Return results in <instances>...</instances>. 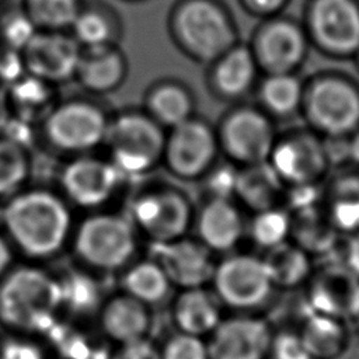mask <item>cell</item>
<instances>
[{
	"mask_svg": "<svg viewBox=\"0 0 359 359\" xmlns=\"http://www.w3.org/2000/svg\"><path fill=\"white\" fill-rule=\"evenodd\" d=\"M269 359H313L296 325L275 327Z\"/></svg>",
	"mask_w": 359,
	"mask_h": 359,
	"instance_id": "f35d334b",
	"label": "cell"
},
{
	"mask_svg": "<svg viewBox=\"0 0 359 359\" xmlns=\"http://www.w3.org/2000/svg\"><path fill=\"white\" fill-rule=\"evenodd\" d=\"M172 289L165 271L153 257L135 259L121 271V292L149 307L168 299Z\"/></svg>",
	"mask_w": 359,
	"mask_h": 359,
	"instance_id": "4316f807",
	"label": "cell"
},
{
	"mask_svg": "<svg viewBox=\"0 0 359 359\" xmlns=\"http://www.w3.org/2000/svg\"><path fill=\"white\" fill-rule=\"evenodd\" d=\"M128 74V62L116 46L81 48L74 79L83 90L93 95H104L122 86Z\"/></svg>",
	"mask_w": 359,
	"mask_h": 359,
	"instance_id": "603a6c76",
	"label": "cell"
},
{
	"mask_svg": "<svg viewBox=\"0 0 359 359\" xmlns=\"http://www.w3.org/2000/svg\"><path fill=\"white\" fill-rule=\"evenodd\" d=\"M349 325L344 320L303 310L296 328L313 359H339L351 342Z\"/></svg>",
	"mask_w": 359,
	"mask_h": 359,
	"instance_id": "cb8c5ba5",
	"label": "cell"
},
{
	"mask_svg": "<svg viewBox=\"0 0 359 359\" xmlns=\"http://www.w3.org/2000/svg\"><path fill=\"white\" fill-rule=\"evenodd\" d=\"M109 121L111 116L97 102L70 98L55 104L41 121V133L50 149L76 157L104 146Z\"/></svg>",
	"mask_w": 359,
	"mask_h": 359,
	"instance_id": "8992f818",
	"label": "cell"
},
{
	"mask_svg": "<svg viewBox=\"0 0 359 359\" xmlns=\"http://www.w3.org/2000/svg\"><path fill=\"white\" fill-rule=\"evenodd\" d=\"M31 154L28 146L0 135V199L6 201L27 188L31 177Z\"/></svg>",
	"mask_w": 359,
	"mask_h": 359,
	"instance_id": "f546056e",
	"label": "cell"
},
{
	"mask_svg": "<svg viewBox=\"0 0 359 359\" xmlns=\"http://www.w3.org/2000/svg\"><path fill=\"white\" fill-rule=\"evenodd\" d=\"M303 94L302 83L293 73L268 74L259 91L264 107L276 116L294 114L302 107Z\"/></svg>",
	"mask_w": 359,
	"mask_h": 359,
	"instance_id": "d6a6232c",
	"label": "cell"
},
{
	"mask_svg": "<svg viewBox=\"0 0 359 359\" xmlns=\"http://www.w3.org/2000/svg\"><path fill=\"white\" fill-rule=\"evenodd\" d=\"M358 62H359V52H358Z\"/></svg>",
	"mask_w": 359,
	"mask_h": 359,
	"instance_id": "681fc988",
	"label": "cell"
},
{
	"mask_svg": "<svg viewBox=\"0 0 359 359\" xmlns=\"http://www.w3.org/2000/svg\"><path fill=\"white\" fill-rule=\"evenodd\" d=\"M165 135L144 111H123L111 116L104 146L125 178L142 177L163 163Z\"/></svg>",
	"mask_w": 359,
	"mask_h": 359,
	"instance_id": "5b68a950",
	"label": "cell"
},
{
	"mask_svg": "<svg viewBox=\"0 0 359 359\" xmlns=\"http://www.w3.org/2000/svg\"><path fill=\"white\" fill-rule=\"evenodd\" d=\"M304 112L320 133L339 139L359 129V90L337 76L317 79L303 94Z\"/></svg>",
	"mask_w": 359,
	"mask_h": 359,
	"instance_id": "9c48e42d",
	"label": "cell"
},
{
	"mask_svg": "<svg viewBox=\"0 0 359 359\" xmlns=\"http://www.w3.org/2000/svg\"><path fill=\"white\" fill-rule=\"evenodd\" d=\"M97 318L100 331L115 346L147 338L153 324L151 307L123 292L107 297Z\"/></svg>",
	"mask_w": 359,
	"mask_h": 359,
	"instance_id": "d6986e66",
	"label": "cell"
},
{
	"mask_svg": "<svg viewBox=\"0 0 359 359\" xmlns=\"http://www.w3.org/2000/svg\"><path fill=\"white\" fill-rule=\"evenodd\" d=\"M287 0H243V4L257 15H275L286 4Z\"/></svg>",
	"mask_w": 359,
	"mask_h": 359,
	"instance_id": "ee69618b",
	"label": "cell"
},
{
	"mask_svg": "<svg viewBox=\"0 0 359 359\" xmlns=\"http://www.w3.org/2000/svg\"><path fill=\"white\" fill-rule=\"evenodd\" d=\"M264 257L269 276L276 290L297 289L311 278V262L304 250L283 243Z\"/></svg>",
	"mask_w": 359,
	"mask_h": 359,
	"instance_id": "f1b7e54d",
	"label": "cell"
},
{
	"mask_svg": "<svg viewBox=\"0 0 359 359\" xmlns=\"http://www.w3.org/2000/svg\"><path fill=\"white\" fill-rule=\"evenodd\" d=\"M108 359H160V348L147 337L115 346Z\"/></svg>",
	"mask_w": 359,
	"mask_h": 359,
	"instance_id": "7bdbcfd3",
	"label": "cell"
},
{
	"mask_svg": "<svg viewBox=\"0 0 359 359\" xmlns=\"http://www.w3.org/2000/svg\"><path fill=\"white\" fill-rule=\"evenodd\" d=\"M128 217L139 236L151 245H160L187 237L194 212L184 192L164 185L137 194L132 199Z\"/></svg>",
	"mask_w": 359,
	"mask_h": 359,
	"instance_id": "ba28073f",
	"label": "cell"
},
{
	"mask_svg": "<svg viewBox=\"0 0 359 359\" xmlns=\"http://www.w3.org/2000/svg\"><path fill=\"white\" fill-rule=\"evenodd\" d=\"M210 86L223 98H238L254 84L257 60L251 48L234 45L212 63Z\"/></svg>",
	"mask_w": 359,
	"mask_h": 359,
	"instance_id": "d4e9b609",
	"label": "cell"
},
{
	"mask_svg": "<svg viewBox=\"0 0 359 359\" xmlns=\"http://www.w3.org/2000/svg\"><path fill=\"white\" fill-rule=\"evenodd\" d=\"M268 164L282 182L290 185L311 184L327 164L323 146L307 136L275 142Z\"/></svg>",
	"mask_w": 359,
	"mask_h": 359,
	"instance_id": "ffe728a7",
	"label": "cell"
},
{
	"mask_svg": "<svg viewBox=\"0 0 359 359\" xmlns=\"http://www.w3.org/2000/svg\"><path fill=\"white\" fill-rule=\"evenodd\" d=\"M59 278L60 293H62V311L65 309L87 313L93 307L100 309L102 302L101 299V289L97 283L93 272L87 269L70 271Z\"/></svg>",
	"mask_w": 359,
	"mask_h": 359,
	"instance_id": "836d02e7",
	"label": "cell"
},
{
	"mask_svg": "<svg viewBox=\"0 0 359 359\" xmlns=\"http://www.w3.org/2000/svg\"><path fill=\"white\" fill-rule=\"evenodd\" d=\"M175 331L208 338L226 316V310L209 286L181 289L171 302Z\"/></svg>",
	"mask_w": 359,
	"mask_h": 359,
	"instance_id": "44dd1931",
	"label": "cell"
},
{
	"mask_svg": "<svg viewBox=\"0 0 359 359\" xmlns=\"http://www.w3.org/2000/svg\"><path fill=\"white\" fill-rule=\"evenodd\" d=\"M151 257L160 262L172 287L181 290L210 285L216 262L201 241L182 237L167 244L151 245Z\"/></svg>",
	"mask_w": 359,
	"mask_h": 359,
	"instance_id": "e0dca14e",
	"label": "cell"
},
{
	"mask_svg": "<svg viewBox=\"0 0 359 359\" xmlns=\"http://www.w3.org/2000/svg\"><path fill=\"white\" fill-rule=\"evenodd\" d=\"M332 217L342 229L359 227V188L341 192L334 203Z\"/></svg>",
	"mask_w": 359,
	"mask_h": 359,
	"instance_id": "ab89813d",
	"label": "cell"
},
{
	"mask_svg": "<svg viewBox=\"0 0 359 359\" xmlns=\"http://www.w3.org/2000/svg\"><path fill=\"white\" fill-rule=\"evenodd\" d=\"M209 287L229 313H261L272 303L276 289L264 258L230 254L215 266Z\"/></svg>",
	"mask_w": 359,
	"mask_h": 359,
	"instance_id": "52a82bcc",
	"label": "cell"
},
{
	"mask_svg": "<svg viewBox=\"0 0 359 359\" xmlns=\"http://www.w3.org/2000/svg\"><path fill=\"white\" fill-rule=\"evenodd\" d=\"M349 156L352 157V160L359 164V132L353 136L352 142L349 143Z\"/></svg>",
	"mask_w": 359,
	"mask_h": 359,
	"instance_id": "7dc6e473",
	"label": "cell"
},
{
	"mask_svg": "<svg viewBox=\"0 0 359 359\" xmlns=\"http://www.w3.org/2000/svg\"><path fill=\"white\" fill-rule=\"evenodd\" d=\"M352 324H356V325L359 327V299H358V309H356V314H355V318H353Z\"/></svg>",
	"mask_w": 359,
	"mask_h": 359,
	"instance_id": "c3c4849f",
	"label": "cell"
},
{
	"mask_svg": "<svg viewBox=\"0 0 359 359\" xmlns=\"http://www.w3.org/2000/svg\"><path fill=\"white\" fill-rule=\"evenodd\" d=\"M80 10L79 0H27L24 11L39 31H67Z\"/></svg>",
	"mask_w": 359,
	"mask_h": 359,
	"instance_id": "e575fe53",
	"label": "cell"
},
{
	"mask_svg": "<svg viewBox=\"0 0 359 359\" xmlns=\"http://www.w3.org/2000/svg\"><path fill=\"white\" fill-rule=\"evenodd\" d=\"M290 229L292 226L289 216L283 210L273 206L259 210L254 217L250 230L255 244L269 251L286 243Z\"/></svg>",
	"mask_w": 359,
	"mask_h": 359,
	"instance_id": "d590c367",
	"label": "cell"
},
{
	"mask_svg": "<svg viewBox=\"0 0 359 359\" xmlns=\"http://www.w3.org/2000/svg\"><path fill=\"white\" fill-rule=\"evenodd\" d=\"M0 222L15 252L36 264L59 255L70 244L76 224L60 192L28 187L3 202Z\"/></svg>",
	"mask_w": 359,
	"mask_h": 359,
	"instance_id": "6da1fadb",
	"label": "cell"
},
{
	"mask_svg": "<svg viewBox=\"0 0 359 359\" xmlns=\"http://www.w3.org/2000/svg\"><path fill=\"white\" fill-rule=\"evenodd\" d=\"M57 180L59 192L70 206L97 212L116 196L125 177L108 157L90 153L72 157L59 171Z\"/></svg>",
	"mask_w": 359,
	"mask_h": 359,
	"instance_id": "30bf717a",
	"label": "cell"
},
{
	"mask_svg": "<svg viewBox=\"0 0 359 359\" xmlns=\"http://www.w3.org/2000/svg\"><path fill=\"white\" fill-rule=\"evenodd\" d=\"M70 34L83 49L112 46L119 39V25L104 11L97 8L80 10Z\"/></svg>",
	"mask_w": 359,
	"mask_h": 359,
	"instance_id": "1f68e13d",
	"label": "cell"
},
{
	"mask_svg": "<svg viewBox=\"0 0 359 359\" xmlns=\"http://www.w3.org/2000/svg\"><path fill=\"white\" fill-rule=\"evenodd\" d=\"M15 250L7 236L0 230V279L14 266Z\"/></svg>",
	"mask_w": 359,
	"mask_h": 359,
	"instance_id": "f6af8a7d",
	"label": "cell"
},
{
	"mask_svg": "<svg viewBox=\"0 0 359 359\" xmlns=\"http://www.w3.org/2000/svg\"><path fill=\"white\" fill-rule=\"evenodd\" d=\"M60 313L59 278L36 262L14 265L0 279V324L8 331L45 332Z\"/></svg>",
	"mask_w": 359,
	"mask_h": 359,
	"instance_id": "7a4b0ae2",
	"label": "cell"
},
{
	"mask_svg": "<svg viewBox=\"0 0 359 359\" xmlns=\"http://www.w3.org/2000/svg\"><path fill=\"white\" fill-rule=\"evenodd\" d=\"M237 178H238V171L234 167H230V165H223L217 168L212 167L206 174L210 198L230 199L233 195H236Z\"/></svg>",
	"mask_w": 359,
	"mask_h": 359,
	"instance_id": "60d3db41",
	"label": "cell"
},
{
	"mask_svg": "<svg viewBox=\"0 0 359 359\" xmlns=\"http://www.w3.org/2000/svg\"><path fill=\"white\" fill-rule=\"evenodd\" d=\"M55 87L28 73L24 74L7 87L11 118L29 125L41 122L57 102Z\"/></svg>",
	"mask_w": 359,
	"mask_h": 359,
	"instance_id": "83f0119b",
	"label": "cell"
},
{
	"mask_svg": "<svg viewBox=\"0 0 359 359\" xmlns=\"http://www.w3.org/2000/svg\"><path fill=\"white\" fill-rule=\"evenodd\" d=\"M219 146L236 163L252 165L265 163L275 146V133L269 119L254 108L230 112L217 133Z\"/></svg>",
	"mask_w": 359,
	"mask_h": 359,
	"instance_id": "5bb4252c",
	"label": "cell"
},
{
	"mask_svg": "<svg viewBox=\"0 0 359 359\" xmlns=\"http://www.w3.org/2000/svg\"><path fill=\"white\" fill-rule=\"evenodd\" d=\"M36 31L25 11L10 13L0 21V45L21 52Z\"/></svg>",
	"mask_w": 359,
	"mask_h": 359,
	"instance_id": "74e56055",
	"label": "cell"
},
{
	"mask_svg": "<svg viewBox=\"0 0 359 359\" xmlns=\"http://www.w3.org/2000/svg\"><path fill=\"white\" fill-rule=\"evenodd\" d=\"M24 74L27 72L21 52L0 45V84L10 87Z\"/></svg>",
	"mask_w": 359,
	"mask_h": 359,
	"instance_id": "b9f144b4",
	"label": "cell"
},
{
	"mask_svg": "<svg viewBox=\"0 0 359 359\" xmlns=\"http://www.w3.org/2000/svg\"><path fill=\"white\" fill-rule=\"evenodd\" d=\"M282 181L273 172L268 161L247 165L244 171H238L236 195H238L251 209L264 210L273 208L275 196Z\"/></svg>",
	"mask_w": 359,
	"mask_h": 359,
	"instance_id": "4dcf8cb0",
	"label": "cell"
},
{
	"mask_svg": "<svg viewBox=\"0 0 359 359\" xmlns=\"http://www.w3.org/2000/svg\"><path fill=\"white\" fill-rule=\"evenodd\" d=\"M219 147L217 133L205 121L192 116L167 130L163 164L180 180H196L213 167Z\"/></svg>",
	"mask_w": 359,
	"mask_h": 359,
	"instance_id": "8fae6325",
	"label": "cell"
},
{
	"mask_svg": "<svg viewBox=\"0 0 359 359\" xmlns=\"http://www.w3.org/2000/svg\"><path fill=\"white\" fill-rule=\"evenodd\" d=\"M311 41L320 50L349 57L359 52V3L356 0H313L307 14Z\"/></svg>",
	"mask_w": 359,
	"mask_h": 359,
	"instance_id": "4fadbf2b",
	"label": "cell"
},
{
	"mask_svg": "<svg viewBox=\"0 0 359 359\" xmlns=\"http://www.w3.org/2000/svg\"><path fill=\"white\" fill-rule=\"evenodd\" d=\"M11 108L8 101L7 87L0 84V135L6 130L8 122L11 121Z\"/></svg>",
	"mask_w": 359,
	"mask_h": 359,
	"instance_id": "bcb514c9",
	"label": "cell"
},
{
	"mask_svg": "<svg viewBox=\"0 0 359 359\" xmlns=\"http://www.w3.org/2000/svg\"><path fill=\"white\" fill-rule=\"evenodd\" d=\"M275 325L261 313H226L206 338L210 359H269Z\"/></svg>",
	"mask_w": 359,
	"mask_h": 359,
	"instance_id": "7c38bea8",
	"label": "cell"
},
{
	"mask_svg": "<svg viewBox=\"0 0 359 359\" xmlns=\"http://www.w3.org/2000/svg\"><path fill=\"white\" fill-rule=\"evenodd\" d=\"M139 237L128 216L97 210L74 224L70 245L83 269L112 273L136 259Z\"/></svg>",
	"mask_w": 359,
	"mask_h": 359,
	"instance_id": "3957f363",
	"label": "cell"
},
{
	"mask_svg": "<svg viewBox=\"0 0 359 359\" xmlns=\"http://www.w3.org/2000/svg\"><path fill=\"white\" fill-rule=\"evenodd\" d=\"M198 241L212 254L229 252L241 240L244 223L230 199L209 198L196 216Z\"/></svg>",
	"mask_w": 359,
	"mask_h": 359,
	"instance_id": "7402d4cb",
	"label": "cell"
},
{
	"mask_svg": "<svg viewBox=\"0 0 359 359\" xmlns=\"http://www.w3.org/2000/svg\"><path fill=\"white\" fill-rule=\"evenodd\" d=\"M251 50L268 74L294 73L306 57L307 36L292 21L272 20L258 31Z\"/></svg>",
	"mask_w": 359,
	"mask_h": 359,
	"instance_id": "2e32d148",
	"label": "cell"
},
{
	"mask_svg": "<svg viewBox=\"0 0 359 359\" xmlns=\"http://www.w3.org/2000/svg\"><path fill=\"white\" fill-rule=\"evenodd\" d=\"M304 311L335 317L352 324L359 299V278L344 269H328L309 279Z\"/></svg>",
	"mask_w": 359,
	"mask_h": 359,
	"instance_id": "ac0fdd59",
	"label": "cell"
},
{
	"mask_svg": "<svg viewBox=\"0 0 359 359\" xmlns=\"http://www.w3.org/2000/svg\"><path fill=\"white\" fill-rule=\"evenodd\" d=\"M81 46L66 31H36L21 50L25 72L52 86L74 79Z\"/></svg>",
	"mask_w": 359,
	"mask_h": 359,
	"instance_id": "9a60e30c",
	"label": "cell"
},
{
	"mask_svg": "<svg viewBox=\"0 0 359 359\" xmlns=\"http://www.w3.org/2000/svg\"><path fill=\"white\" fill-rule=\"evenodd\" d=\"M172 39L191 59L213 63L236 45V28L226 10L213 0H187L170 22Z\"/></svg>",
	"mask_w": 359,
	"mask_h": 359,
	"instance_id": "277c9868",
	"label": "cell"
},
{
	"mask_svg": "<svg viewBox=\"0 0 359 359\" xmlns=\"http://www.w3.org/2000/svg\"><path fill=\"white\" fill-rule=\"evenodd\" d=\"M160 359H210L206 339L174 331L158 346Z\"/></svg>",
	"mask_w": 359,
	"mask_h": 359,
	"instance_id": "8d00e7d4",
	"label": "cell"
},
{
	"mask_svg": "<svg viewBox=\"0 0 359 359\" xmlns=\"http://www.w3.org/2000/svg\"><path fill=\"white\" fill-rule=\"evenodd\" d=\"M195 101L191 91L174 80L154 83L144 97V112L165 130L194 116Z\"/></svg>",
	"mask_w": 359,
	"mask_h": 359,
	"instance_id": "484cf974",
	"label": "cell"
}]
</instances>
